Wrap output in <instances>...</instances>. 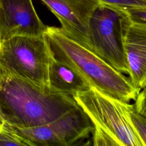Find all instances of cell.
<instances>
[{"label":"cell","mask_w":146,"mask_h":146,"mask_svg":"<svg viewBox=\"0 0 146 146\" xmlns=\"http://www.w3.org/2000/svg\"><path fill=\"white\" fill-rule=\"evenodd\" d=\"M46 26L32 0H0V44L16 36H42Z\"/></svg>","instance_id":"52a82bcc"},{"label":"cell","mask_w":146,"mask_h":146,"mask_svg":"<svg viewBox=\"0 0 146 146\" xmlns=\"http://www.w3.org/2000/svg\"><path fill=\"white\" fill-rule=\"evenodd\" d=\"M58 19L63 32L90 50V19L100 0H40Z\"/></svg>","instance_id":"8992f818"},{"label":"cell","mask_w":146,"mask_h":146,"mask_svg":"<svg viewBox=\"0 0 146 146\" xmlns=\"http://www.w3.org/2000/svg\"><path fill=\"white\" fill-rule=\"evenodd\" d=\"M5 124V121H4L2 116L0 115V129H1L3 127Z\"/></svg>","instance_id":"9a60e30c"},{"label":"cell","mask_w":146,"mask_h":146,"mask_svg":"<svg viewBox=\"0 0 146 146\" xmlns=\"http://www.w3.org/2000/svg\"><path fill=\"white\" fill-rule=\"evenodd\" d=\"M71 95L17 77L0 76V115L18 128L48 124L76 107Z\"/></svg>","instance_id":"6da1fadb"},{"label":"cell","mask_w":146,"mask_h":146,"mask_svg":"<svg viewBox=\"0 0 146 146\" xmlns=\"http://www.w3.org/2000/svg\"><path fill=\"white\" fill-rule=\"evenodd\" d=\"M132 21L146 24V6L126 8Z\"/></svg>","instance_id":"7c38bea8"},{"label":"cell","mask_w":146,"mask_h":146,"mask_svg":"<svg viewBox=\"0 0 146 146\" xmlns=\"http://www.w3.org/2000/svg\"><path fill=\"white\" fill-rule=\"evenodd\" d=\"M29 146L28 144L14 133L5 123L0 129V146Z\"/></svg>","instance_id":"8fae6325"},{"label":"cell","mask_w":146,"mask_h":146,"mask_svg":"<svg viewBox=\"0 0 146 146\" xmlns=\"http://www.w3.org/2000/svg\"><path fill=\"white\" fill-rule=\"evenodd\" d=\"M44 36L52 57L74 70L90 86L125 103L136 99L140 90L128 77L68 37L60 27L47 26Z\"/></svg>","instance_id":"7a4b0ae2"},{"label":"cell","mask_w":146,"mask_h":146,"mask_svg":"<svg viewBox=\"0 0 146 146\" xmlns=\"http://www.w3.org/2000/svg\"><path fill=\"white\" fill-rule=\"evenodd\" d=\"M125 7L100 1L90 21L88 36L90 50L123 74H128L121 47V21Z\"/></svg>","instance_id":"5b68a950"},{"label":"cell","mask_w":146,"mask_h":146,"mask_svg":"<svg viewBox=\"0 0 146 146\" xmlns=\"http://www.w3.org/2000/svg\"><path fill=\"white\" fill-rule=\"evenodd\" d=\"M129 113L135 129L142 140L144 146H146V117L138 112L133 104L130 105Z\"/></svg>","instance_id":"30bf717a"},{"label":"cell","mask_w":146,"mask_h":146,"mask_svg":"<svg viewBox=\"0 0 146 146\" xmlns=\"http://www.w3.org/2000/svg\"><path fill=\"white\" fill-rule=\"evenodd\" d=\"M102 2L119 5L125 8L146 6V0H100Z\"/></svg>","instance_id":"4fadbf2b"},{"label":"cell","mask_w":146,"mask_h":146,"mask_svg":"<svg viewBox=\"0 0 146 146\" xmlns=\"http://www.w3.org/2000/svg\"><path fill=\"white\" fill-rule=\"evenodd\" d=\"M51 54L44 36H16L0 44V76L9 75L50 87Z\"/></svg>","instance_id":"277c9868"},{"label":"cell","mask_w":146,"mask_h":146,"mask_svg":"<svg viewBox=\"0 0 146 146\" xmlns=\"http://www.w3.org/2000/svg\"><path fill=\"white\" fill-rule=\"evenodd\" d=\"M135 100L136 110L146 117V87L139 91Z\"/></svg>","instance_id":"5bb4252c"},{"label":"cell","mask_w":146,"mask_h":146,"mask_svg":"<svg viewBox=\"0 0 146 146\" xmlns=\"http://www.w3.org/2000/svg\"><path fill=\"white\" fill-rule=\"evenodd\" d=\"M48 78L50 87L71 96L90 87V84L76 71L52 57L49 66Z\"/></svg>","instance_id":"9c48e42d"},{"label":"cell","mask_w":146,"mask_h":146,"mask_svg":"<svg viewBox=\"0 0 146 146\" xmlns=\"http://www.w3.org/2000/svg\"><path fill=\"white\" fill-rule=\"evenodd\" d=\"M120 36L128 78L140 91L146 87V24L132 21L127 10L121 21Z\"/></svg>","instance_id":"ba28073f"},{"label":"cell","mask_w":146,"mask_h":146,"mask_svg":"<svg viewBox=\"0 0 146 146\" xmlns=\"http://www.w3.org/2000/svg\"><path fill=\"white\" fill-rule=\"evenodd\" d=\"M72 96L92 124V145L144 146L130 119L129 103L92 86Z\"/></svg>","instance_id":"3957f363"}]
</instances>
